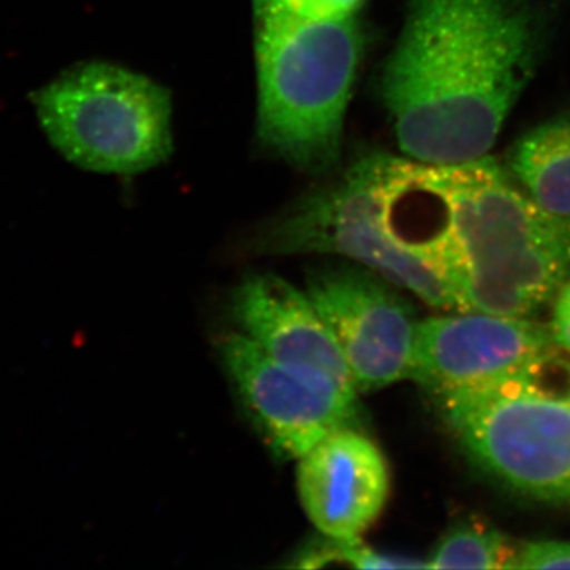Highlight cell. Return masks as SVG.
Instances as JSON below:
<instances>
[{"mask_svg":"<svg viewBox=\"0 0 570 570\" xmlns=\"http://www.w3.org/2000/svg\"><path fill=\"white\" fill-rule=\"evenodd\" d=\"M554 298L550 332L554 346L570 354V281L561 285Z\"/></svg>","mask_w":570,"mask_h":570,"instance_id":"cell-17","label":"cell"},{"mask_svg":"<svg viewBox=\"0 0 570 570\" xmlns=\"http://www.w3.org/2000/svg\"><path fill=\"white\" fill-rule=\"evenodd\" d=\"M543 47L539 0H412L381 85L401 151L426 164L485 156Z\"/></svg>","mask_w":570,"mask_h":570,"instance_id":"cell-2","label":"cell"},{"mask_svg":"<svg viewBox=\"0 0 570 570\" xmlns=\"http://www.w3.org/2000/svg\"><path fill=\"white\" fill-rule=\"evenodd\" d=\"M239 333L277 362L298 367L358 395L346 358L306 292L275 275L243 281L230 299Z\"/></svg>","mask_w":570,"mask_h":570,"instance_id":"cell-11","label":"cell"},{"mask_svg":"<svg viewBox=\"0 0 570 570\" xmlns=\"http://www.w3.org/2000/svg\"><path fill=\"white\" fill-rule=\"evenodd\" d=\"M347 566L356 569H415L426 568V562L412 560L397 554L377 553L363 547L358 540L326 538L305 547L295 557V568H326V566Z\"/></svg>","mask_w":570,"mask_h":570,"instance_id":"cell-14","label":"cell"},{"mask_svg":"<svg viewBox=\"0 0 570 570\" xmlns=\"http://www.w3.org/2000/svg\"><path fill=\"white\" fill-rule=\"evenodd\" d=\"M258 135L303 170L340 157L344 116L363 51L355 18L313 21L277 0H254Z\"/></svg>","mask_w":570,"mask_h":570,"instance_id":"cell-3","label":"cell"},{"mask_svg":"<svg viewBox=\"0 0 570 570\" xmlns=\"http://www.w3.org/2000/svg\"><path fill=\"white\" fill-rule=\"evenodd\" d=\"M438 403L483 471L519 493L570 505V360L550 348Z\"/></svg>","mask_w":570,"mask_h":570,"instance_id":"cell-4","label":"cell"},{"mask_svg":"<svg viewBox=\"0 0 570 570\" xmlns=\"http://www.w3.org/2000/svg\"><path fill=\"white\" fill-rule=\"evenodd\" d=\"M219 352L236 392L281 456L299 459L328 434L354 425L356 396L333 382L277 362L239 332L224 336Z\"/></svg>","mask_w":570,"mask_h":570,"instance_id":"cell-8","label":"cell"},{"mask_svg":"<svg viewBox=\"0 0 570 570\" xmlns=\"http://www.w3.org/2000/svg\"><path fill=\"white\" fill-rule=\"evenodd\" d=\"M31 100L52 148L82 170L141 174L174 151L170 94L115 63H75Z\"/></svg>","mask_w":570,"mask_h":570,"instance_id":"cell-5","label":"cell"},{"mask_svg":"<svg viewBox=\"0 0 570 570\" xmlns=\"http://www.w3.org/2000/svg\"><path fill=\"white\" fill-rule=\"evenodd\" d=\"M517 569H570V542L539 540L521 546Z\"/></svg>","mask_w":570,"mask_h":570,"instance_id":"cell-15","label":"cell"},{"mask_svg":"<svg viewBox=\"0 0 570 570\" xmlns=\"http://www.w3.org/2000/svg\"><path fill=\"white\" fill-rule=\"evenodd\" d=\"M510 170L535 205L570 220V115L524 135L510 154Z\"/></svg>","mask_w":570,"mask_h":570,"instance_id":"cell-12","label":"cell"},{"mask_svg":"<svg viewBox=\"0 0 570 570\" xmlns=\"http://www.w3.org/2000/svg\"><path fill=\"white\" fill-rule=\"evenodd\" d=\"M285 10L313 21H337L354 17L363 0H277Z\"/></svg>","mask_w":570,"mask_h":570,"instance_id":"cell-16","label":"cell"},{"mask_svg":"<svg viewBox=\"0 0 570 570\" xmlns=\"http://www.w3.org/2000/svg\"><path fill=\"white\" fill-rule=\"evenodd\" d=\"M520 547L508 538L483 527L468 523L448 532L431 551L426 568L431 569H517Z\"/></svg>","mask_w":570,"mask_h":570,"instance_id":"cell-13","label":"cell"},{"mask_svg":"<svg viewBox=\"0 0 570 570\" xmlns=\"http://www.w3.org/2000/svg\"><path fill=\"white\" fill-rule=\"evenodd\" d=\"M257 245L266 254L343 255L407 288L426 305L456 311L444 281L397 245L382 225L371 157L303 197L262 230Z\"/></svg>","mask_w":570,"mask_h":570,"instance_id":"cell-6","label":"cell"},{"mask_svg":"<svg viewBox=\"0 0 570 570\" xmlns=\"http://www.w3.org/2000/svg\"><path fill=\"white\" fill-rule=\"evenodd\" d=\"M306 294L346 358L356 392L409 379L415 322L411 307L377 273L326 266L307 277Z\"/></svg>","mask_w":570,"mask_h":570,"instance_id":"cell-7","label":"cell"},{"mask_svg":"<svg viewBox=\"0 0 570 570\" xmlns=\"http://www.w3.org/2000/svg\"><path fill=\"white\" fill-rule=\"evenodd\" d=\"M382 225L448 285L459 313L528 317L570 275V220L540 208L485 156L374 157Z\"/></svg>","mask_w":570,"mask_h":570,"instance_id":"cell-1","label":"cell"},{"mask_svg":"<svg viewBox=\"0 0 570 570\" xmlns=\"http://www.w3.org/2000/svg\"><path fill=\"white\" fill-rule=\"evenodd\" d=\"M550 348V326L527 317H431L415 326L409 379L439 400L497 381Z\"/></svg>","mask_w":570,"mask_h":570,"instance_id":"cell-9","label":"cell"},{"mask_svg":"<svg viewBox=\"0 0 570 570\" xmlns=\"http://www.w3.org/2000/svg\"><path fill=\"white\" fill-rule=\"evenodd\" d=\"M296 487L307 519L326 538L358 540L387 504L390 471L365 434L341 428L299 456Z\"/></svg>","mask_w":570,"mask_h":570,"instance_id":"cell-10","label":"cell"}]
</instances>
